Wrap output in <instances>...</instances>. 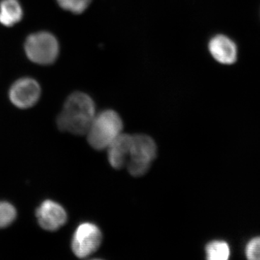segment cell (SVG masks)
<instances>
[{"instance_id":"ba28073f","label":"cell","mask_w":260,"mask_h":260,"mask_svg":"<svg viewBox=\"0 0 260 260\" xmlns=\"http://www.w3.org/2000/svg\"><path fill=\"white\" fill-rule=\"evenodd\" d=\"M208 50L220 64L232 65L237 62L239 54L237 44L226 35L214 36L208 44Z\"/></svg>"},{"instance_id":"6da1fadb","label":"cell","mask_w":260,"mask_h":260,"mask_svg":"<svg viewBox=\"0 0 260 260\" xmlns=\"http://www.w3.org/2000/svg\"><path fill=\"white\" fill-rule=\"evenodd\" d=\"M95 115L93 99L87 94L76 92L67 99L56 123L61 131L85 135L88 133Z\"/></svg>"},{"instance_id":"9a60e30c","label":"cell","mask_w":260,"mask_h":260,"mask_svg":"<svg viewBox=\"0 0 260 260\" xmlns=\"http://www.w3.org/2000/svg\"><path fill=\"white\" fill-rule=\"evenodd\" d=\"M93 260H101V259H93Z\"/></svg>"},{"instance_id":"277c9868","label":"cell","mask_w":260,"mask_h":260,"mask_svg":"<svg viewBox=\"0 0 260 260\" xmlns=\"http://www.w3.org/2000/svg\"><path fill=\"white\" fill-rule=\"evenodd\" d=\"M25 52L30 60L39 64L54 62L59 54V44L52 34L39 32L32 34L25 42Z\"/></svg>"},{"instance_id":"7a4b0ae2","label":"cell","mask_w":260,"mask_h":260,"mask_svg":"<svg viewBox=\"0 0 260 260\" xmlns=\"http://www.w3.org/2000/svg\"><path fill=\"white\" fill-rule=\"evenodd\" d=\"M122 120L117 113L103 111L95 115L87 133L88 143L95 150L107 149L122 133Z\"/></svg>"},{"instance_id":"30bf717a","label":"cell","mask_w":260,"mask_h":260,"mask_svg":"<svg viewBox=\"0 0 260 260\" xmlns=\"http://www.w3.org/2000/svg\"><path fill=\"white\" fill-rule=\"evenodd\" d=\"M23 18V9L18 0H2L0 3V23L12 26Z\"/></svg>"},{"instance_id":"52a82bcc","label":"cell","mask_w":260,"mask_h":260,"mask_svg":"<svg viewBox=\"0 0 260 260\" xmlns=\"http://www.w3.org/2000/svg\"><path fill=\"white\" fill-rule=\"evenodd\" d=\"M37 217L40 226L49 232L60 229L68 220V214L64 208L50 200L43 202L38 208Z\"/></svg>"},{"instance_id":"9c48e42d","label":"cell","mask_w":260,"mask_h":260,"mask_svg":"<svg viewBox=\"0 0 260 260\" xmlns=\"http://www.w3.org/2000/svg\"><path fill=\"white\" fill-rule=\"evenodd\" d=\"M133 135L121 134L108 147V160L112 168L122 169L126 166L131 149Z\"/></svg>"},{"instance_id":"4fadbf2b","label":"cell","mask_w":260,"mask_h":260,"mask_svg":"<svg viewBox=\"0 0 260 260\" xmlns=\"http://www.w3.org/2000/svg\"><path fill=\"white\" fill-rule=\"evenodd\" d=\"M57 3L63 9L77 14L85 11L91 0H57Z\"/></svg>"},{"instance_id":"8992f818","label":"cell","mask_w":260,"mask_h":260,"mask_svg":"<svg viewBox=\"0 0 260 260\" xmlns=\"http://www.w3.org/2000/svg\"><path fill=\"white\" fill-rule=\"evenodd\" d=\"M40 95V85L35 80L29 78L17 80L9 92L10 101L19 109L32 107L37 104Z\"/></svg>"},{"instance_id":"3957f363","label":"cell","mask_w":260,"mask_h":260,"mask_svg":"<svg viewBox=\"0 0 260 260\" xmlns=\"http://www.w3.org/2000/svg\"><path fill=\"white\" fill-rule=\"evenodd\" d=\"M157 147L150 137L145 135L133 136L129 158L126 167L134 177L144 175L156 157Z\"/></svg>"},{"instance_id":"5b68a950","label":"cell","mask_w":260,"mask_h":260,"mask_svg":"<svg viewBox=\"0 0 260 260\" xmlns=\"http://www.w3.org/2000/svg\"><path fill=\"white\" fill-rule=\"evenodd\" d=\"M102 242V234L96 225L85 222L78 225L72 239V249L75 255L85 258L99 249Z\"/></svg>"},{"instance_id":"7c38bea8","label":"cell","mask_w":260,"mask_h":260,"mask_svg":"<svg viewBox=\"0 0 260 260\" xmlns=\"http://www.w3.org/2000/svg\"><path fill=\"white\" fill-rule=\"evenodd\" d=\"M17 211L8 202H0V229L10 225L15 220Z\"/></svg>"},{"instance_id":"5bb4252c","label":"cell","mask_w":260,"mask_h":260,"mask_svg":"<svg viewBox=\"0 0 260 260\" xmlns=\"http://www.w3.org/2000/svg\"><path fill=\"white\" fill-rule=\"evenodd\" d=\"M247 260H260V237L253 238L246 246Z\"/></svg>"},{"instance_id":"8fae6325","label":"cell","mask_w":260,"mask_h":260,"mask_svg":"<svg viewBox=\"0 0 260 260\" xmlns=\"http://www.w3.org/2000/svg\"><path fill=\"white\" fill-rule=\"evenodd\" d=\"M205 254L206 260H229L231 256L230 246L224 241H213L207 244Z\"/></svg>"}]
</instances>
